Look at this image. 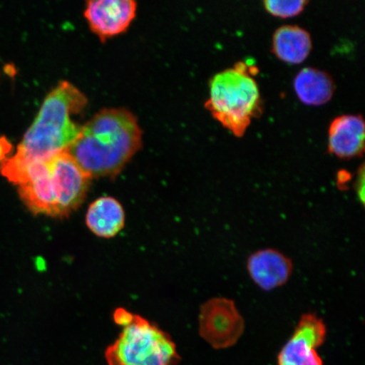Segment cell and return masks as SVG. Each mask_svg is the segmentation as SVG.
Here are the masks:
<instances>
[{"instance_id":"1","label":"cell","mask_w":365,"mask_h":365,"mask_svg":"<svg viewBox=\"0 0 365 365\" xmlns=\"http://www.w3.org/2000/svg\"><path fill=\"white\" fill-rule=\"evenodd\" d=\"M143 132L134 114L124 108L96 113L66 150L93 178L114 177L141 147Z\"/></svg>"},{"instance_id":"2","label":"cell","mask_w":365,"mask_h":365,"mask_svg":"<svg viewBox=\"0 0 365 365\" xmlns=\"http://www.w3.org/2000/svg\"><path fill=\"white\" fill-rule=\"evenodd\" d=\"M86 103L88 98L71 82H59L46 97L16 153L31 159L47 160L66 150L81 130L71 115L81 113Z\"/></svg>"},{"instance_id":"3","label":"cell","mask_w":365,"mask_h":365,"mask_svg":"<svg viewBox=\"0 0 365 365\" xmlns=\"http://www.w3.org/2000/svg\"><path fill=\"white\" fill-rule=\"evenodd\" d=\"M205 108L232 135L243 136L254 118L262 113L261 93L252 67L238 62L214 76Z\"/></svg>"},{"instance_id":"4","label":"cell","mask_w":365,"mask_h":365,"mask_svg":"<svg viewBox=\"0 0 365 365\" xmlns=\"http://www.w3.org/2000/svg\"><path fill=\"white\" fill-rule=\"evenodd\" d=\"M118 339L105 352L108 365H176L180 357L170 335L132 314Z\"/></svg>"},{"instance_id":"5","label":"cell","mask_w":365,"mask_h":365,"mask_svg":"<svg viewBox=\"0 0 365 365\" xmlns=\"http://www.w3.org/2000/svg\"><path fill=\"white\" fill-rule=\"evenodd\" d=\"M199 333L215 349L234 346L244 334L245 319L234 300L216 297L202 304L199 313Z\"/></svg>"},{"instance_id":"6","label":"cell","mask_w":365,"mask_h":365,"mask_svg":"<svg viewBox=\"0 0 365 365\" xmlns=\"http://www.w3.org/2000/svg\"><path fill=\"white\" fill-rule=\"evenodd\" d=\"M47 163L58 217H67L83 202L91 179L67 150L53 154Z\"/></svg>"},{"instance_id":"7","label":"cell","mask_w":365,"mask_h":365,"mask_svg":"<svg viewBox=\"0 0 365 365\" xmlns=\"http://www.w3.org/2000/svg\"><path fill=\"white\" fill-rule=\"evenodd\" d=\"M327 327L317 314L300 318L294 334L277 356L278 365H323L317 349L325 342Z\"/></svg>"},{"instance_id":"8","label":"cell","mask_w":365,"mask_h":365,"mask_svg":"<svg viewBox=\"0 0 365 365\" xmlns=\"http://www.w3.org/2000/svg\"><path fill=\"white\" fill-rule=\"evenodd\" d=\"M136 2L132 0L88 1L84 13L91 31L105 40L124 33L136 15Z\"/></svg>"},{"instance_id":"9","label":"cell","mask_w":365,"mask_h":365,"mask_svg":"<svg viewBox=\"0 0 365 365\" xmlns=\"http://www.w3.org/2000/svg\"><path fill=\"white\" fill-rule=\"evenodd\" d=\"M246 267L250 279L266 292L285 285L294 271L292 259L281 251L272 248L259 250L251 254Z\"/></svg>"},{"instance_id":"10","label":"cell","mask_w":365,"mask_h":365,"mask_svg":"<svg viewBox=\"0 0 365 365\" xmlns=\"http://www.w3.org/2000/svg\"><path fill=\"white\" fill-rule=\"evenodd\" d=\"M364 130L361 115L344 114L336 117L328 130V152L342 159L363 156Z\"/></svg>"},{"instance_id":"11","label":"cell","mask_w":365,"mask_h":365,"mask_svg":"<svg viewBox=\"0 0 365 365\" xmlns=\"http://www.w3.org/2000/svg\"><path fill=\"white\" fill-rule=\"evenodd\" d=\"M125 214L120 202L110 196L98 198L90 205L86 223L95 235L113 238L125 226Z\"/></svg>"},{"instance_id":"12","label":"cell","mask_w":365,"mask_h":365,"mask_svg":"<svg viewBox=\"0 0 365 365\" xmlns=\"http://www.w3.org/2000/svg\"><path fill=\"white\" fill-rule=\"evenodd\" d=\"M312 49V36L302 27L286 25L274 33L272 52L282 61L299 65L308 58Z\"/></svg>"},{"instance_id":"13","label":"cell","mask_w":365,"mask_h":365,"mask_svg":"<svg viewBox=\"0 0 365 365\" xmlns=\"http://www.w3.org/2000/svg\"><path fill=\"white\" fill-rule=\"evenodd\" d=\"M294 88L300 102L309 106H321L332 98L335 84L326 71L307 67L295 76Z\"/></svg>"},{"instance_id":"14","label":"cell","mask_w":365,"mask_h":365,"mask_svg":"<svg viewBox=\"0 0 365 365\" xmlns=\"http://www.w3.org/2000/svg\"><path fill=\"white\" fill-rule=\"evenodd\" d=\"M309 2L307 0H267L264 6L272 16L280 18H290L302 13Z\"/></svg>"},{"instance_id":"15","label":"cell","mask_w":365,"mask_h":365,"mask_svg":"<svg viewBox=\"0 0 365 365\" xmlns=\"http://www.w3.org/2000/svg\"><path fill=\"white\" fill-rule=\"evenodd\" d=\"M355 191L359 197L360 203L364 204V166L362 164L358 171L357 179L355 181Z\"/></svg>"},{"instance_id":"16","label":"cell","mask_w":365,"mask_h":365,"mask_svg":"<svg viewBox=\"0 0 365 365\" xmlns=\"http://www.w3.org/2000/svg\"><path fill=\"white\" fill-rule=\"evenodd\" d=\"M12 145L6 137L0 136V163L6 161L9 154L11 153Z\"/></svg>"}]
</instances>
